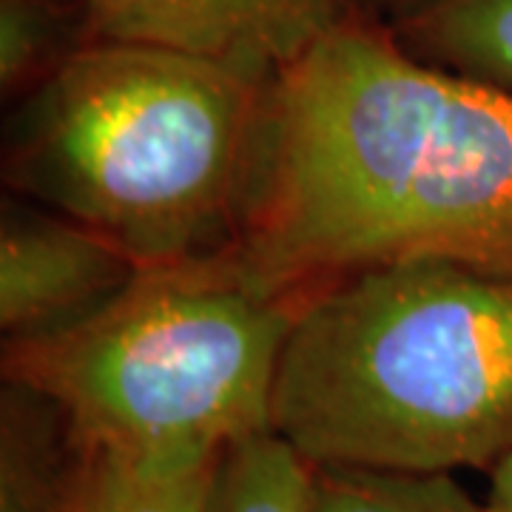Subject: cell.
I'll return each instance as SVG.
<instances>
[{
	"label": "cell",
	"mask_w": 512,
	"mask_h": 512,
	"mask_svg": "<svg viewBox=\"0 0 512 512\" xmlns=\"http://www.w3.org/2000/svg\"><path fill=\"white\" fill-rule=\"evenodd\" d=\"M416 3H421V0H345L348 12L379 20V23H390L393 18H399L402 12L413 9Z\"/></svg>",
	"instance_id": "cell-14"
},
{
	"label": "cell",
	"mask_w": 512,
	"mask_h": 512,
	"mask_svg": "<svg viewBox=\"0 0 512 512\" xmlns=\"http://www.w3.org/2000/svg\"><path fill=\"white\" fill-rule=\"evenodd\" d=\"M484 507L487 512H512V450L490 470V493Z\"/></svg>",
	"instance_id": "cell-13"
},
{
	"label": "cell",
	"mask_w": 512,
	"mask_h": 512,
	"mask_svg": "<svg viewBox=\"0 0 512 512\" xmlns=\"http://www.w3.org/2000/svg\"><path fill=\"white\" fill-rule=\"evenodd\" d=\"M231 248L288 293L410 256L512 276V92L348 12L268 83Z\"/></svg>",
	"instance_id": "cell-1"
},
{
	"label": "cell",
	"mask_w": 512,
	"mask_h": 512,
	"mask_svg": "<svg viewBox=\"0 0 512 512\" xmlns=\"http://www.w3.org/2000/svg\"><path fill=\"white\" fill-rule=\"evenodd\" d=\"M80 439L63 407L23 382L0 390V512H66Z\"/></svg>",
	"instance_id": "cell-7"
},
{
	"label": "cell",
	"mask_w": 512,
	"mask_h": 512,
	"mask_svg": "<svg viewBox=\"0 0 512 512\" xmlns=\"http://www.w3.org/2000/svg\"><path fill=\"white\" fill-rule=\"evenodd\" d=\"M140 265L89 225L6 197L0 208V330L6 345L49 339L103 311Z\"/></svg>",
	"instance_id": "cell-5"
},
{
	"label": "cell",
	"mask_w": 512,
	"mask_h": 512,
	"mask_svg": "<svg viewBox=\"0 0 512 512\" xmlns=\"http://www.w3.org/2000/svg\"><path fill=\"white\" fill-rule=\"evenodd\" d=\"M313 464L274 430L228 444L202 512H311Z\"/></svg>",
	"instance_id": "cell-10"
},
{
	"label": "cell",
	"mask_w": 512,
	"mask_h": 512,
	"mask_svg": "<svg viewBox=\"0 0 512 512\" xmlns=\"http://www.w3.org/2000/svg\"><path fill=\"white\" fill-rule=\"evenodd\" d=\"M305 296L262 282L234 248L146 265L72 330L3 345V379L55 399L86 447L217 458L274 430L279 356Z\"/></svg>",
	"instance_id": "cell-4"
},
{
	"label": "cell",
	"mask_w": 512,
	"mask_h": 512,
	"mask_svg": "<svg viewBox=\"0 0 512 512\" xmlns=\"http://www.w3.org/2000/svg\"><path fill=\"white\" fill-rule=\"evenodd\" d=\"M217 458H140L80 444L66 512H202Z\"/></svg>",
	"instance_id": "cell-9"
},
{
	"label": "cell",
	"mask_w": 512,
	"mask_h": 512,
	"mask_svg": "<svg viewBox=\"0 0 512 512\" xmlns=\"http://www.w3.org/2000/svg\"><path fill=\"white\" fill-rule=\"evenodd\" d=\"M311 512H487L453 473L313 464Z\"/></svg>",
	"instance_id": "cell-12"
},
{
	"label": "cell",
	"mask_w": 512,
	"mask_h": 512,
	"mask_svg": "<svg viewBox=\"0 0 512 512\" xmlns=\"http://www.w3.org/2000/svg\"><path fill=\"white\" fill-rule=\"evenodd\" d=\"M265 92L205 57L94 37L15 100L3 180L140 268L220 254L245 217Z\"/></svg>",
	"instance_id": "cell-3"
},
{
	"label": "cell",
	"mask_w": 512,
	"mask_h": 512,
	"mask_svg": "<svg viewBox=\"0 0 512 512\" xmlns=\"http://www.w3.org/2000/svg\"><path fill=\"white\" fill-rule=\"evenodd\" d=\"M384 26L424 63L512 92V0H421Z\"/></svg>",
	"instance_id": "cell-8"
},
{
	"label": "cell",
	"mask_w": 512,
	"mask_h": 512,
	"mask_svg": "<svg viewBox=\"0 0 512 512\" xmlns=\"http://www.w3.org/2000/svg\"><path fill=\"white\" fill-rule=\"evenodd\" d=\"M83 0H0V89L18 100L92 43Z\"/></svg>",
	"instance_id": "cell-11"
},
{
	"label": "cell",
	"mask_w": 512,
	"mask_h": 512,
	"mask_svg": "<svg viewBox=\"0 0 512 512\" xmlns=\"http://www.w3.org/2000/svg\"><path fill=\"white\" fill-rule=\"evenodd\" d=\"M274 433L316 467L493 470L512 450V276L410 256L313 288L279 356Z\"/></svg>",
	"instance_id": "cell-2"
},
{
	"label": "cell",
	"mask_w": 512,
	"mask_h": 512,
	"mask_svg": "<svg viewBox=\"0 0 512 512\" xmlns=\"http://www.w3.org/2000/svg\"><path fill=\"white\" fill-rule=\"evenodd\" d=\"M94 37L205 57L271 83L348 15L345 0H83Z\"/></svg>",
	"instance_id": "cell-6"
}]
</instances>
